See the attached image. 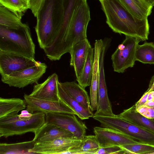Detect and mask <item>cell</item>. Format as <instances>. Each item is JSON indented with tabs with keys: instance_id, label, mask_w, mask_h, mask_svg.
Masks as SVG:
<instances>
[{
	"instance_id": "22",
	"label": "cell",
	"mask_w": 154,
	"mask_h": 154,
	"mask_svg": "<svg viewBox=\"0 0 154 154\" xmlns=\"http://www.w3.org/2000/svg\"><path fill=\"white\" fill-rule=\"evenodd\" d=\"M94 50L91 48L80 76L76 79L79 85L84 88L91 85L93 77Z\"/></svg>"
},
{
	"instance_id": "39",
	"label": "cell",
	"mask_w": 154,
	"mask_h": 154,
	"mask_svg": "<svg viewBox=\"0 0 154 154\" xmlns=\"http://www.w3.org/2000/svg\"><path fill=\"white\" fill-rule=\"evenodd\" d=\"M153 109L154 110V107L153 108ZM151 119L154 122V119Z\"/></svg>"
},
{
	"instance_id": "40",
	"label": "cell",
	"mask_w": 154,
	"mask_h": 154,
	"mask_svg": "<svg viewBox=\"0 0 154 154\" xmlns=\"http://www.w3.org/2000/svg\"><path fill=\"white\" fill-rule=\"evenodd\" d=\"M151 154H154V152L151 153Z\"/></svg>"
},
{
	"instance_id": "6",
	"label": "cell",
	"mask_w": 154,
	"mask_h": 154,
	"mask_svg": "<svg viewBox=\"0 0 154 154\" xmlns=\"http://www.w3.org/2000/svg\"><path fill=\"white\" fill-rule=\"evenodd\" d=\"M93 118L103 127L116 129L144 144L154 145V133L141 128L116 115L108 117L94 115Z\"/></svg>"
},
{
	"instance_id": "7",
	"label": "cell",
	"mask_w": 154,
	"mask_h": 154,
	"mask_svg": "<svg viewBox=\"0 0 154 154\" xmlns=\"http://www.w3.org/2000/svg\"><path fill=\"white\" fill-rule=\"evenodd\" d=\"M141 41L138 38L128 36L119 45L111 56L112 66L114 72L123 73L134 65L137 47Z\"/></svg>"
},
{
	"instance_id": "37",
	"label": "cell",
	"mask_w": 154,
	"mask_h": 154,
	"mask_svg": "<svg viewBox=\"0 0 154 154\" xmlns=\"http://www.w3.org/2000/svg\"><path fill=\"white\" fill-rule=\"evenodd\" d=\"M149 3L152 6H154V0H149Z\"/></svg>"
},
{
	"instance_id": "27",
	"label": "cell",
	"mask_w": 154,
	"mask_h": 154,
	"mask_svg": "<svg viewBox=\"0 0 154 154\" xmlns=\"http://www.w3.org/2000/svg\"><path fill=\"white\" fill-rule=\"evenodd\" d=\"M136 61L144 64H154V44L145 42L137 45L136 51Z\"/></svg>"
},
{
	"instance_id": "18",
	"label": "cell",
	"mask_w": 154,
	"mask_h": 154,
	"mask_svg": "<svg viewBox=\"0 0 154 154\" xmlns=\"http://www.w3.org/2000/svg\"><path fill=\"white\" fill-rule=\"evenodd\" d=\"M119 117L141 128L154 133V122L138 112L133 105L117 115Z\"/></svg>"
},
{
	"instance_id": "23",
	"label": "cell",
	"mask_w": 154,
	"mask_h": 154,
	"mask_svg": "<svg viewBox=\"0 0 154 154\" xmlns=\"http://www.w3.org/2000/svg\"><path fill=\"white\" fill-rule=\"evenodd\" d=\"M26 107L24 100L19 98H0V118L14 112H19Z\"/></svg>"
},
{
	"instance_id": "29",
	"label": "cell",
	"mask_w": 154,
	"mask_h": 154,
	"mask_svg": "<svg viewBox=\"0 0 154 154\" xmlns=\"http://www.w3.org/2000/svg\"><path fill=\"white\" fill-rule=\"evenodd\" d=\"M125 154H151L154 152V145L139 143L120 146Z\"/></svg>"
},
{
	"instance_id": "38",
	"label": "cell",
	"mask_w": 154,
	"mask_h": 154,
	"mask_svg": "<svg viewBox=\"0 0 154 154\" xmlns=\"http://www.w3.org/2000/svg\"><path fill=\"white\" fill-rule=\"evenodd\" d=\"M148 3H149V0H143ZM150 4V3H149Z\"/></svg>"
},
{
	"instance_id": "14",
	"label": "cell",
	"mask_w": 154,
	"mask_h": 154,
	"mask_svg": "<svg viewBox=\"0 0 154 154\" xmlns=\"http://www.w3.org/2000/svg\"><path fill=\"white\" fill-rule=\"evenodd\" d=\"M82 140L75 138L62 137L35 144L32 151L34 153L63 154L68 149L80 146Z\"/></svg>"
},
{
	"instance_id": "13",
	"label": "cell",
	"mask_w": 154,
	"mask_h": 154,
	"mask_svg": "<svg viewBox=\"0 0 154 154\" xmlns=\"http://www.w3.org/2000/svg\"><path fill=\"white\" fill-rule=\"evenodd\" d=\"M94 132L101 147L142 143L111 128L95 127Z\"/></svg>"
},
{
	"instance_id": "12",
	"label": "cell",
	"mask_w": 154,
	"mask_h": 154,
	"mask_svg": "<svg viewBox=\"0 0 154 154\" xmlns=\"http://www.w3.org/2000/svg\"><path fill=\"white\" fill-rule=\"evenodd\" d=\"M34 59L15 54L0 51V73L1 76L8 75L36 65Z\"/></svg>"
},
{
	"instance_id": "11",
	"label": "cell",
	"mask_w": 154,
	"mask_h": 154,
	"mask_svg": "<svg viewBox=\"0 0 154 154\" xmlns=\"http://www.w3.org/2000/svg\"><path fill=\"white\" fill-rule=\"evenodd\" d=\"M24 100L26 109L31 113L41 112L48 113L58 112L76 115L75 112L67 106L61 100L53 101L40 99L24 94Z\"/></svg>"
},
{
	"instance_id": "4",
	"label": "cell",
	"mask_w": 154,
	"mask_h": 154,
	"mask_svg": "<svg viewBox=\"0 0 154 154\" xmlns=\"http://www.w3.org/2000/svg\"><path fill=\"white\" fill-rule=\"evenodd\" d=\"M91 20L90 11L87 0H82L75 9L63 43L55 60H59L65 54L69 53L73 46L87 38V26Z\"/></svg>"
},
{
	"instance_id": "9",
	"label": "cell",
	"mask_w": 154,
	"mask_h": 154,
	"mask_svg": "<svg viewBox=\"0 0 154 154\" xmlns=\"http://www.w3.org/2000/svg\"><path fill=\"white\" fill-rule=\"evenodd\" d=\"M75 115L63 113H48L45 114V122L68 131L75 138L82 140L85 136L87 128Z\"/></svg>"
},
{
	"instance_id": "33",
	"label": "cell",
	"mask_w": 154,
	"mask_h": 154,
	"mask_svg": "<svg viewBox=\"0 0 154 154\" xmlns=\"http://www.w3.org/2000/svg\"><path fill=\"white\" fill-rule=\"evenodd\" d=\"M149 92L146 91L140 99L134 104L136 109L143 106L147 101Z\"/></svg>"
},
{
	"instance_id": "32",
	"label": "cell",
	"mask_w": 154,
	"mask_h": 154,
	"mask_svg": "<svg viewBox=\"0 0 154 154\" xmlns=\"http://www.w3.org/2000/svg\"><path fill=\"white\" fill-rule=\"evenodd\" d=\"M44 0H31L30 10L34 16L36 17L38 12Z\"/></svg>"
},
{
	"instance_id": "20",
	"label": "cell",
	"mask_w": 154,
	"mask_h": 154,
	"mask_svg": "<svg viewBox=\"0 0 154 154\" xmlns=\"http://www.w3.org/2000/svg\"><path fill=\"white\" fill-rule=\"evenodd\" d=\"M131 14L140 19L147 18L153 6L143 0H118Z\"/></svg>"
},
{
	"instance_id": "3",
	"label": "cell",
	"mask_w": 154,
	"mask_h": 154,
	"mask_svg": "<svg viewBox=\"0 0 154 154\" xmlns=\"http://www.w3.org/2000/svg\"><path fill=\"white\" fill-rule=\"evenodd\" d=\"M35 48L27 24L18 29L0 26V51L34 59Z\"/></svg>"
},
{
	"instance_id": "16",
	"label": "cell",
	"mask_w": 154,
	"mask_h": 154,
	"mask_svg": "<svg viewBox=\"0 0 154 154\" xmlns=\"http://www.w3.org/2000/svg\"><path fill=\"white\" fill-rule=\"evenodd\" d=\"M91 46L87 38L73 46L69 53L70 65L74 67L76 79L81 75L84 67L89 49Z\"/></svg>"
},
{
	"instance_id": "19",
	"label": "cell",
	"mask_w": 154,
	"mask_h": 154,
	"mask_svg": "<svg viewBox=\"0 0 154 154\" xmlns=\"http://www.w3.org/2000/svg\"><path fill=\"white\" fill-rule=\"evenodd\" d=\"M58 94L59 99L74 111L81 120L88 119L94 116L91 110L85 108L72 97L62 88L59 82L58 85Z\"/></svg>"
},
{
	"instance_id": "34",
	"label": "cell",
	"mask_w": 154,
	"mask_h": 154,
	"mask_svg": "<svg viewBox=\"0 0 154 154\" xmlns=\"http://www.w3.org/2000/svg\"><path fill=\"white\" fill-rule=\"evenodd\" d=\"M32 113H30L26 109L21 110L20 114L18 115V116L21 118H29L32 116Z\"/></svg>"
},
{
	"instance_id": "35",
	"label": "cell",
	"mask_w": 154,
	"mask_h": 154,
	"mask_svg": "<svg viewBox=\"0 0 154 154\" xmlns=\"http://www.w3.org/2000/svg\"><path fill=\"white\" fill-rule=\"evenodd\" d=\"M154 90V75L152 78L150 82L149 87L146 91L149 92Z\"/></svg>"
},
{
	"instance_id": "31",
	"label": "cell",
	"mask_w": 154,
	"mask_h": 154,
	"mask_svg": "<svg viewBox=\"0 0 154 154\" xmlns=\"http://www.w3.org/2000/svg\"><path fill=\"white\" fill-rule=\"evenodd\" d=\"M137 110L141 114L149 119H154V110L153 108L142 106Z\"/></svg>"
},
{
	"instance_id": "15",
	"label": "cell",
	"mask_w": 154,
	"mask_h": 154,
	"mask_svg": "<svg viewBox=\"0 0 154 154\" xmlns=\"http://www.w3.org/2000/svg\"><path fill=\"white\" fill-rule=\"evenodd\" d=\"M59 82L57 75L56 73H53L43 82L36 83L33 86V90L29 95L40 99L53 101L58 100Z\"/></svg>"
},
{
	"instance_id": "1",
	"label": "cell",
	"mask_w": 154,
	"mask_h": 154,
	"mask_svg": "<svg viewBox=\"0 0 154 154\" xmlns=\"http://www.w3.org/2000/svg\"><path fill=\"white\" fill-rule=\"evenodd\" d=\"M106 17V23L114 32L138 38L148 39L147 18L140 19L129 12L118 0H99Z\"/></svg>"
},
{
	"instance_id": "24",
	"label": "cell",
	"mask_w": 154,
	"mask_h": 154,
	"mask_svg": "<svg viewBox=\"0 0 154 154\" xmlns=\"http://www.w3.org/2000/svg\"><path fill=\"white\" fill-rule=\"evenodd\" d=\"M35 143L33 140L13 143H0V154L34 153L32 150Z\"/></svg>"
},
{
	"instance_id": "25",
	"label": "cell",
	"mask_w": 154,
	"mask_h": 154,
	"mask_svg": "<svg viewBox=\"0 0 154 154\" xmlns=\"http://www.w3.org/2000/svg\"><path fill=\"white\" fill-rule=\"evenodd\" d=\"M0 6L5 7L21 19L26 11L30 9L31 0H0Z\"/></svg>"
},
{
	"instance_id": "30",
	"label": "cell",
	"mask_w": 154,
	"mask_h": 154,
	"mask_svg": "<svg viewBox=\"0 0 154 154\" xmlns=\"http://www.w3.org/2000/svg\"><path fill=\"white\" fill-rule=\"evenodd\" d=\"M125 154L122 148L119 146H112L101 147L95 154Z\"/></svg>"
},
{
	"instance_id": "5",
	"label": "cell",
	"mask_w": 154,
	"mask_h": 154,
	"mask_svg": "<svg viewBox=\"0 0 154 154\" xmlns=\"http://www.w3.org/2000/svg\"><path fill=\"white\" fill-rule=\"evenodd\" d=\"M18 112L0 118V137L5 138L32 132L35 133L45 122V114L41 112L32 113L29 118H22Z\"/></svg>"
},
{
	"instance_id": "10",
	"label": "cell",
	"mask_w": 154,
	"mask_h": 154,
	"mask_svg": "<svg viewBox=\"0 0 154 154\" xmlns=\"http://www.w3.org/2000/svg\"><path fill=\"white\" fill-rule=\"evenodd\" d=\"M82 1L63 0V15L60 28L53 42L45 49L49 55L54 56L57 54L66 35L75 11Z\"/></svg>"
},
{
	"instance_id": "8",
	"label": "cell",
	"mask_w": 154,
	"mask_h": 154,
	"mask_svg": "<svg viewBox=\"0 0 154 154\" xmlns=\"http://www.w3.org/2000/svg\"><path fill=\"white\" fill-rule=\"evenodd\" d=\"M47 67L45 63L38 62L35 66L8 75L1 76V81L10 86L23 88L28 85L37 83L45 72Z\"/></svg>"
},
{
	"instance_id": "21",
	"label": "cell",
	"mask_w": 154,
	"mask_h": 154,
	"mask_svg": "<svg viewBox=\"0 0 154 154\" xmlns=\"http://www.w3.org/2000/svg\"><path fill=\"white\" fill-rule=\"evenodd\" d=\"M60 82L72 97L85 108L91 110L90 98L85 88L75 82Z\"/></svg>"
},
{
	"instance_id": "36",
	"label": "cell",
	"mask_w": 154,
	"mask_h": 154,
	"mask_svg": "<svg viewBox=\"0 0 154 154\" xmlns=\"http://www.w3.org/2000/svg\"><path fill=\"white\" fill-rule=\"evenodd\" d=\"M150 108L154 107V100L147 101L143 106Z\"/></svg>"
},
{
	"instance_id": "26",
	"label": "cell",
	"mask_w": 154,
	"mask_h": 154,
	"mask_svg": "<svg viewBox=\"0 0 154 154\" xmlns=\"http://www.w3.org/2000/svg\"><path fill=\"white\" fill-rule=\"evenodd\" d=\"M20 18L5 7L0 6V26L6 28L18 29L25 25Z\"/></svg>"
},
{
	"instance_id": "2",
	"label": "cell",
	"mask_w": 154,
	"mask_h": 154,
	"mask_svg": "<svg viewBox=\"0 0 154 154\" xmlns=\"http://www.w3.org/2000/svg\"><path fill=\"white\" fill-rule=\"evenodd\" d=\"M64 0H44L37 17L35 27L40 48L49 46L60 28L63 15Z\"/></svg>"
},
{
	"instance_id": "28",
	"label": "cell",
	"mask_w": 154,
	"mask_h": 154,
	"mask_svg": "<svg viewBox=\"0 0 154 154\" xmlns=\"http://www.w3.org/2000/svg\"><path fill=\"white\" fill-rule=\"evenodd\" d=\"M100 147L95 135H85L80 146L83 154H95Z\"/></svg>"
},
{
	"instance_id": "17",
	"label": "cell",
	"mask_w": 154,
	"mask_h": 154,
	"mask_svg": "<svg viewBox=\"0 0 154 154\" xmlns=\"http://www.w3.org/2000/svg\"><path fill=\"white\" fill-rule=\"evenodd\" d=\"M34 134L33 140L35 144L60 138H75L70 132L45 122Z\"/></svg>"
}]
</instances>
